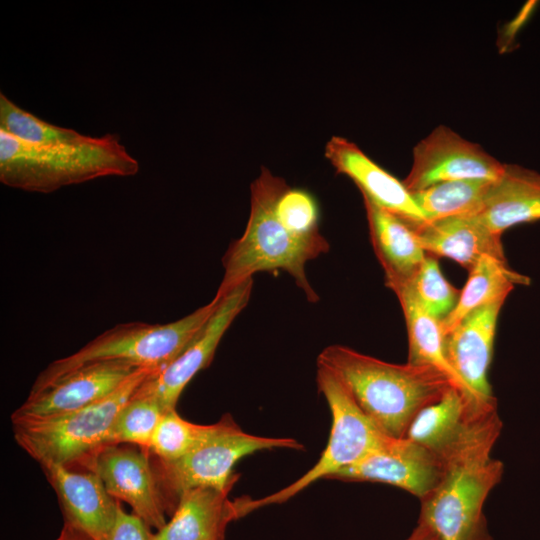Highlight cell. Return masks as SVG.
<instances>
[{
    "mask_svg": "<svg viewBox=\"0 0 540 540\" xmlns=\"http://www.w3.org/2000/svg\"><path fill=\"white\" fill-rule=\"evenodd\" d=\"M165 412L153 396L138 389L119 411L109 445L133 444L149 452L153 434Z\"/></svg>",
    "mask_w": 540,
    "mask_h": 540,
    "instance_id": "484cf974",
    "label": "cell"
},
{
    "mask_svg": "<svg viewBox=\"0 0 540 540\" xmlns=\"http://www.w3.org/2000/svg\"><path fill=\"white\" fill-rule=\"evenodd\" d=\"M288 187L265 167L251 184L250 213L244 233L228 247L216 296L223 297L257 272L286 271L310 302L318 295L312 288L305 266L329 249L321 233L309 237L294 235L279 221L275 204Z\"/></svg>",
    "mask_w": 540,
    "mask_h": 540,
    "instance_id": "3957f363",
    "label": "cell"
},
{
    "mask_svg": "<svg viewBox=\"0 0 540 540\" xmlns=\"http://www.w3.org/2000/svg\"><path fill=\"white\" fill-rule=\"evenodd\" d=\"M494 181L464 179L447 181L411 193L428 221L474 215Z\"/></svg>",
    "mask_w": 540,
    "mask_h": 540,
    "instance_id": "cb8c5ba5",
    "label": "cell"
},
{
    "mask_svg": "<svg viewBox=\"0 0 540 540\" xmlns=\"http://www.w3.org/2000/svg\"><path fill=\"white\" fill-rule=\"evenodd\" d=\"M159 372L138 368L113 393L77 410L11 420L15 441L40 465L85 468L109 445L111 428L121 408L150 376Z\"/></svg>",
    "mask_w": 540,
    "mask_h": 540,
    "instance_id": "5b68a950",
    "label": "cell"
},
{
    "mask_svg": "<svg viewBox=\"0 0 540 540\" xmlns=\"http://www.w3.org/2000/svg\"><path fill=\"white\" fill-rule=\"evenodd\" d=\"M408 224L426 253L450 258L468 271L484 255L507 260L501 235L491 231L475 215Z\"/></svg>",
    "mask_w": 540,
    "mask_h": 540,
    "instance_id": "ac0fdd59",
    "label": "cell"
},
{
    "mask_svg": "<svg viewBox=\"0 0 540 540\" xmlns=\"http://www.w3.org/2000/svg\"><path fill=\"white\" fill-rule=\"evenodd\" d=\"M148 454L121 444L108 445L83 469L94 471L114 499L127 503L150 529L159 530L169 511Z\"/></svg>",
    "mask_w": 540,
    "mask_h": 540,
    "instance_id": "8fae6325",
    "label": "cell"
},
{
    "mask_svg": "<svg viewBox=\"0 0 540 540\" xmlns=\"http://www.w3.org/2000/svg\"><path fill=\"white\" fill-rule=\"evenodd\" d=\"M252 287L253 278L221 297L213 314L187 347L162 371L150 376L139 390L153 396L164 411L175 409L186 385L209 365L223 335L246 307Z\"/></svg>",
    "mask_w": 540,
    "mask_h": 540,
    "instance_id": "30bf717a",
    "label": "cell"
},
{
    "mask_svg": "<svg viewBox=\"0 0 540 540\" xmlns=\"http://www.w3.org/2000/svg\"><path fill=\"white\" fill-rule=\"evenodd\" d=\"M0 130L24 142L38 145L76 143L87 137L76 130L38 118L3 93H0Z\"/></svg>",
    "mask_w": 540,
    "mask_h": 540,
    "instance_id": "4316f807",
    "label": "cell"
},
{
    "mask_svg": "<svg viewBox=\"0 0 540 540\" xmlns=\"http://www.w3.org/2000/svg\"><path fill=\"white\" fill-rule=\"evenodd\" d=\"M279 221L294 235L309 237L318 230V206L313 196L303 189L289 186L279 195L275 204Z\"/></svg>",
    "mask_w": 540,
    "mask_h": 540,
    "instance_id": "f1b7e54d",
    "label": "cell"
},
{
    "mask_svg": "<svg viewBox=\"0 0 540 540\" xmlns=\"http://www.w3.org/2000/svg\"><path fill=\"white\" fill-rule=\"evenodd\" d=\"M41 467L57 494L64 523L93 540H102L116 521L120 501L107 492L100 477L88 469L58 464Z\"/></svg>",
    "mask_w": 540,
    "mask_h": 540,
    "instance_id": "5bb4252c",
    "label": "cell"
},
{
    "mask_svg": "<svg viewBox=\"0 0 540 540\" xmlns=\"http://www.w3.org/2000/svg\"><path fill=\"white\" fill-rule=\"evenodd\" d=\"M505 300L479 307L444 335V352L451 368L480 399H493L488 371L498 316Z\"/></svg>",
    "mask_w": 540,
    "mask_h": 540,
    "instance_id": "9a60e30c",
    "label": "cell"
},
{
    "mask_svg": "<svg viewBox=\"0 0 540 540\" xmlns=\"http://www.w3.org/2000/svg\"><path fill=\"white\" fill-rule=\"evenodd\" d=\"M501 430L495 407L485 412L443 459V477L420 500L418 519L438 540H492L483 508L504 473L503 463L491 456Z\"/></svg>",
    "mask_w": 540,
    "mask_h": 540,
    "instance_id": "6da1fadb",
    "label": "cell"
},
{
    "mask_svg": "<svg viewBox=\"0 0 540 540\" xmlns=\"http://www.w3.org/2000/svg\"><path fill=\"white\" fill-rule=\"evenodd\" d=\"M443 474L444 460L439 455L408 438H390L332 479L385 483L422 500L437 487Z\"/></svg>",
    "mask_w": 540,
    "mask_h": 540,
    "instance_id": "7c38bea8",
    "label": "cell"
},
{
    "mask_svg": "<svg viewBox=\"0 0 540 540\" xmlns=\"http://www.w3.org/2000/svg\"><path fill=\"white\" fill-rule=\"evenodd\" d=\"M316 383L331 412V430L319 459L290 485L259 499H235L241 517L261 507L283 503L316 481L332 479L341 470L361 461L391 438L360 409L342 380L317 363Z\"/></svg>",
    "mask_w": 540,
    "mask_h": 540,
    "instance_id": "52a82bcc",
    "label": "cell"
},
{
    "mask_svg": "<svg viewBox=\"0 0 540 540\" xmlns=\"http://www.w3.org/2000/svg\"><path fill=\"white\" fill-rule=\"evenodd\" d=\"M474 215L498 235L515 225L540 221V173L504 163Z\"/></svg>",
    "mask_w": 540,
    "mask_h": 540,
    "instance_id": "44dd1931",
    "label": "cell"
},
{
    "mask_svg": "<svg viewBox=\"0 0 540 540\" xmlns=\"http://www.w3.org/2000/svg\"><path fill=\"white\" fill-rule=\"evenodd\" d=\"M150 528L135 514L119 504L116 521L102 540H150Z\"/></svg>",
    "mask_w": 540,
    "mask_h": 540,
    "instance_id": "f546056e",
    "label": "cell"
},
{
    "mask_svg": "<svg viewBox=\"0 0 540 540\" xmlns=\"http://www.w3.org/2000/svg\"><path fill=\"white\" fill-rule=\"evenodd\" d=\"M138 171L139 162L116 134L38 145L0 130V181L12 188L50 193L96 178L133 176Z\"/></svg>",
    "mask_w": 540,
    "mask_h": 540,
    "instance_id": "277c9868",
    "label": "cell"
},
{
    "mask_svg": "<svg viewBox=\"0 0 540 540\" xmlns=\"http://www.w3.org/2000/svg\"><path fill=\"white\" fill-rule=\"evenodd\" d=\"M458 303L441 322L443 335L450 332L473 310L498 300H506L515 285H529L528 276L512 270L507 260L484 255L471 268Z\"/></svg>",
    "mask_w": 540,
    "mask_h": 540,
    "instance_id": "7402d4cb",
    "label": "cell"
},
{
    "mask_svg": "<svg viewBox=\"0 0 540 540\" xmlns=\"http://www.w3.org/2000/svg\"><path fill=\"white\" fill-rule=\"evenodd\" d=\"M371 243L385 273L386 285L394 290L408 284L427 254L411 226L399 216L363 196Z\"/></svg>",
    "mask_w": 540,
    "mask_h": 540,
    "instance_id": "ffe728a7",
    "label": "cell"
},
{
    "mask_svg": "<svg viewBox=\"0 0 540 540\" xmlns=\"http://www.w3.org/2000/svg\"><path fill=\"white\" fill-rule=\"evenodd\" d=\"M138 368L124 361L85 364L49 384L31 389L11 420L47 417L77 410L113 393Z\"/></svg>",
    "mask_w": 540,
    "mask_h": 540,
    "instance_id": "4fadbf2b",
    "label": "cell"
},
{
    "mask_svg": "<svg viewBox=\"0 0 540 540\" xmlns=\"http://www.w3.org/2000/svg\"><path fill=\"white\" fill-rule=\"evenodd\" d=\"M325 156L337 173L349 177L368 197L385 210L411 224L428 222L402 181L370 159L355 143L333 136Z\"/></svg>",
    "mask_w": 540,
    "mask_h": 540,
    "instance_id": "2e32d148",
    "label": "cell"
},
{
    "mask_svg": "<svg viewBox=\"0 0 540 540\" xmlns=\"http://www.w3.org/2000/svg\"><path fill=\"white\" fill-rule=\"evenodd\" d=\"M393 292L401 304L405 317L409 348L408 363L433 366L446 374L456 387L471 397L482 401L491 400L476 397L451 368L444 352L441 322L421 308L406 286H400Z\"/></svg>",
    "mask_w": 540,
    "mask_h": 540,
    "instance_id": "603a6c76",
    "label": "cell"
},
{
    "mask_svg": "<svg viewBox=\"0 0 540 540\" xmlns=\"http://www.w3.org/2000/svg\"><path fill=\"white\" fill-rule=\"evenodd\" d=\"M54 540H93L79 529L64 523L61 532Z\"/></svg>",
    "mask_w": 540,
    "mask_h": 540,
    "instance_id": "4dcf8cb0",
    "label": "cell"
},
{
    "mask_svg": "<svg viewBox=\"0 0 540 540\" xmlns=\"http://www.w3.org/2000/svg\"><path fill=\"white\" fill-rule=\"evenodd\" d=\"M406 540H438V538L428 527L417 523V526Z\"/></svg>",
    "mask_w": 540,
    "mask_h": 540,
    "instance_id": "1f68e13d",
    "label": "cell"
},
{
    "mask_svg": "<svg viewBox=\"0 0 540 540\" xmlns=\"http://www.w3.org/2000/svg\"><path fill=\"white\" fill-rule=\"evenodd\" d=\"M406 286L421 308L442 322L456 307L460 292L444 277L434 256L427 255Z\"/></svg>",
    "mask_w": 540,
    "mask_h": 540,
    "instance_id": "83f0119b",
    "label": "cell"
},
{
    "mask_svg": "<svg viewBox=\"0 0 540 540\" xmlns=\"http://www.w3.org/2000/svg\"><path fill=\"white\" fill-rule=\"evenodd\" d=\"M225 415L214 424H195L182 418L175 409L166 411L151 440L149 452L163 461L177 460L220 432L228 422Z\"/></svg>",
    "mask_w": 540,
    "mask_h": 540,
    "instance_id": "d4e9b609",
    "label": "cell"
},
{
    "mask_svg": "<svg viewBox=\"0 0 540 540\" xmlns=\"http://www.w3.org/2000/svg\"><path fill=\"white\" fill-rule=\"evenodd\" d=\"M288 448L300 450L302 444L292 438H273L244 432L230 416L225 427L174 461L158 458L152 462L156 479L166 502L169 516L180 495L191 488L229 489L238 480L233 473L243 457L261 450Z\"/></svg>",
    "mask_w": 540,
    "mask_h": 540,
    "instance_id": "ba28073f",
    "label": "cell"
},
{
    "mask_svg": "<svg viewBox=\"0 0 540 540\" xmlns=\"http://www.w3.org/2000/svg\"><path fill=\"white\" fill-rule=\"evenodd\" d=\"M231 488L196 487L184 491L166 524L150 540H224L230 522L239 519Z\"/></svg>",
    "mask_w": 540,
    "mask_h": 540,
    "instance_id": "d6986e66",
    "label": "cell"
},
{
    "mask_svg": "<svg viewBox=\"0 0 540 540\" xmlns=\"http://www.w3.org/2000/svg\"><path fill=\"white\" fill-rule=\"evenodd\" d=\"M214 298L189 315L167 324L131 322L103 332L75 353L53 361L36 378L32 389L43 387L88 363L124 361L162 371L193 340L217 308Z\"/></svg>",
    "mask_w": 540,
    "mask_h": 540,
    "instance_id": "8992f818",
    "label": "cell"
},
{
    "mask_svg": "<svg viewBox=\"0 0 540 540\" xmlns=\"http://www.w3.org/2000/svg\"><path fill=\"white\" fill-rule=\"evenodd\" d=\"M317 363L342 380L360 409L391 438H405L418 412L455 386L433 366L393 364L339 344L324 348Z\"/></svg>",
    "mask_w": 540,
    "mask_h": 540,
    "instance_id": "7a4b0ae2",
    "label": "cell"
},
{
    "mask_svg": "<svg viewBox=\"0 0 540 540\" xmlns=\"http://www.w3.org/2000/svg\"><path fill=\"white\" fill-rule=\"evenodd\" d=\"M409 174L402 180L413 193L432 185L464 179L496 181L504 163L445 125L437 126L413 148Z\"/></svg>",
    "mask_w": 540,
    "mask_h": 540,
    "instance_id": "9c48e42d",
    "label": "cell"
},
{
    "mask_svg": "<svg viewBox=\"0 0 540 540\" xmlns=\"http://www.w3.org/2000/svg\"><path fill=\"white\" fill-rule=\"evenodd\" d=\"M495 406V398L477 400L451 386L439 400L418 412L405 438L423 445L443 459L467 436L481 415Z\"/></svg>",
    "mask_w": 540,
    "mask_h": 540,
    "instance_id": "e0dca14e",
    "label": "cell"
}]
</instances>
